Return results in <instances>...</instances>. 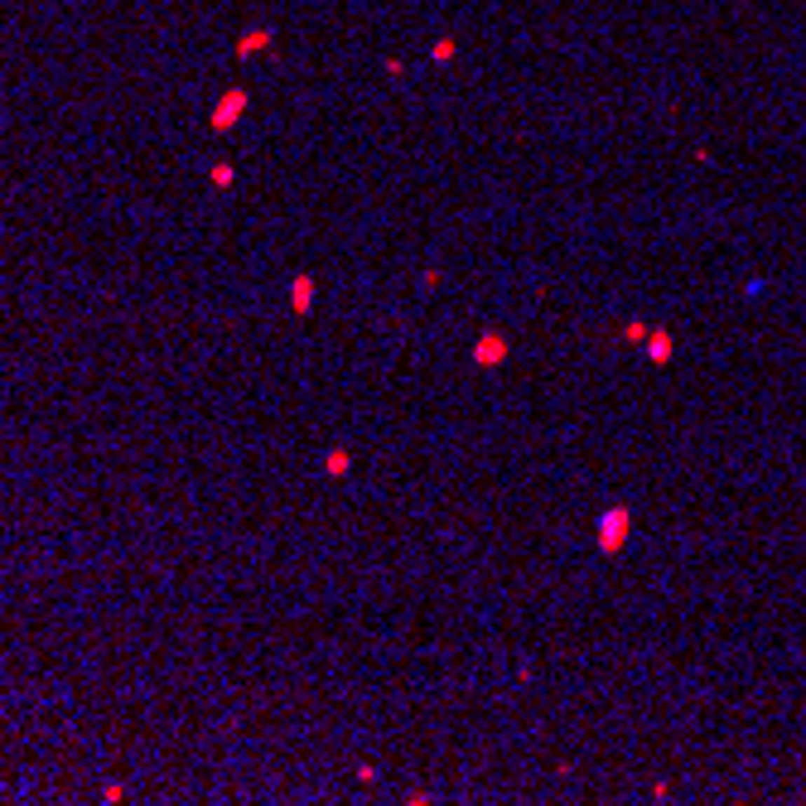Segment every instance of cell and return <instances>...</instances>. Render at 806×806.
<instances>
[{"mask_svg":"<svg viewBox=\"0 0 806 806\" xmlns=\"http://www.w3.org/2000/svg\"><path fill=\"white\" fill-rule=\"evenodd\" d=\"M237 111H242V92H232V97L217 107V116H212V121H217V126H227V121H237Z\"/></svg>","mask_w":806,"mask_h":806,"instance_id":"cell-1","label":"cell"}]
</instances>
